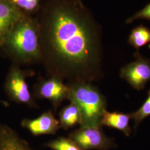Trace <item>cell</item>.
<instances>
[{
	"label": "cell",
	"mask_w": 150,
	"mask_h": 150,
	"mask_svg": "<svg viewBox=\"0 0 150 150\" xmlns=\"http://www.w3.org/2000/svg\"><path fill=\"white\" fill-rule=\"evenodd\" d=\"M40 28L41 59L50 76L68 83L102 76L101 30L80 0H51Z\"/></svg>",
	"instance_id": "obj_1"
},
{
	"label": "cell",
	"mask_w": 150,
	"mask_h": 150,
	"mask_svg": "<svg viewBox=\"0 0 150 150\" xmlns=\"http://www.w3.org/2000/svg\"><path fill=\"white\" fill-rule=\"evenodd\" d=\"M2 47L17 64H28L41 61L38 22L24 15L16 23Z\"/></svg>",
	"instance_id": "obj_2"
},
{
	"label": "cell",
	"mask_w": 150,
	"mask_h": 150,
	"mask_svg": "<svg viewBox=\"0 0 150 150\" xmlns=\"http://www.w3.org/2000/svg\"><path fill=\"white\" fill-rule=\"evenodd\" d=\"M68 100L78 107L81 116V127H101V120L106 111L107 101L97 87L87 82L68 83Z\"/></svg>",
	"instance_id": "obj_3"
},
{
	"label": "cell",
	"mask_w": 150,
	"mask_h": 150,
	"mask_svg": "<svg viewBox=\"0 0 150 150\" xmlns=\"http://www.w3.org/2000/svg\"><path fill=\"white\" fill-rule=\"evenodd\" d=\"M30 75V72L21 70L18 65H13L6 76L4 89L12 101L34 108L38 107V105L26 80Z\"/></svg>",
	"instance_id": "obj_4"
},
{
	"label": "cell",
	"mask_w": 150,
	"mask_h": 150,
	"mask_svg": "<svg viewBox=\"0 0 150 150\" xmlns=\"http://www.w3.org/2000/svg\"><path fill=\"white\" fill-rule=\"evenodd\" d=\"M33 96L41 100H46L51 103L56 111L65 100H68L69 90L64 81L56 76L41 78L33 86Z\"/></svg>",
	"instance_id": "obj_5"
},
{
	"label": "cell",
	"mask_w": 150,
	"mask_h": 150,
	"mask_svg": "<svg viewBox=\"0 0 150 150\" xmlns=\"http://www.w3.org/2000/svg\"><path fill=\"white\" fill-rule=\"evenodd\" d=\"M69 138L81 150H108L116 147L113 139L107 137L101 127H81L72 131Z\"/></svg>",
	"instance_id": "obj_6"
},
{
	"label": "cell",
	"mask_w": 150,
	"mask_h": 150,
	"mask_svg": "<svg viewBox=\"0 0 150 150\" xmlns=\"http://www.w3.org/2000/svg\"><path fill=\"white\" fill-rule=\"evenodd\" d=\"M135 60L123 66L120 70V77L134 89H144L150 81V59L143 57L139 52L134 54Z\"/></svg>",
	"instance_id": "obj_7"
},
{
	"label": "cell",
	"mask_w": 150,
	"mask_h": 150,
	"mask_svg": "<svg viewBox=\"0 0 150 150\" xmlns=\"http://www.w3.org/2000/svg\"><path fill=\"white\" fill-rule=\"evenodd\" d=\"M21 125L33 136L56 134L61 128L59 121L51 111H45L37 118H24Z\"/></svg>",
	"instance_id": "obj_8"
},
{
	"label": "cell",
	"mask_w": 150,
	"mask_h": 150,
	"mask_svg": "<svg viewBox=\"0 0 150 150\" xmlns=\"http://www.w3.org/2000/svg\"><path fill=\"white\" fill-rule=\"evenodd\" d=\"M24 16L19 8L11 0L0 1V46L15 26L16 23Z\"/></svg>",
	"instance_id": "obj_9"
},
{
	"label": "cell",
	"mask_w": 150,
	"mask_h": 150,
	"mask_svg": "<svg viewBox=\"0 0 150 150\" xmlns=\"http://www.w3.org/2000/svg\"><path fill=\"white\" fill-rule=\"evenodd\" d=\"M0 150H34L9 126L0 124Z\"/></svg>",
	"instance_id": "obj_10"
},
{
	"label": "cell",
	"mask_w": 150,
	"mask_h": 150,
	"mask_svg": "<svg viewBox=\"0 0 150 150\" xmlns=\"http://www.w3.org/2000/svg\"><path fill=\"white\" fill-rule=\"evenodd\" d=\"M131 119V113L116 111L111 112L106 110L102 116L101 125L118 129L126 136H129L132 132V129L129 126Z\"/></svg>",
	"instance_id": "obj_11"
},
{
	"label": "cell",
	"mask_w": 150,
	"mask_h": 150,
	"mask_svg": "<svg viewBox=\"0 0 150 150\" xmlns=\"http://www.w3.org/2000/svg\"><path fill=\"white\" fill-rule=\"evenodd\" d=\"M81 122L80 111L76 105L70 102L69 105L63 107L59 113V123L60 127L67 130L80 125Z\"/></svg>",
	"instance_id": "obj_12"
},
{
	"label": "cell",
	"mask_w": 150,
	"mask_h": 150,
	"mask_svg": "<svg viewBox=\"0 0 150 150\" xmlns=\"http://www.w3.org/2000/svg\"><path fill=\"white\" fill-rule=\"evenodd\" d=\"M127 41L129 44L139 52V48L150 43V29L143 25L134 28L129 35Z\"/></svg>",
	"instance_id": "obj_13"
},
{
	"label": "cell",
	"mask_w": 150,
	"mask_h": 150,
	"mask_svg": "<svg viewBox=\"0 0 150 150\" xmlns=\"http://www.w3.org/2000/svg\"><path fill=\"white\" fill-rule=\"evenodd\" d=\"M45 146L52 150H81L70 138L64 137L51 140L47 142Z\"/></svg>",
	"instance_id": "obj_14"
},
{
	"label": "cell",
	"mask_w": 150,
	"mask_h": 150,
	"mask_svg": "<svg viewBox=\"0 0 150 150\" xmlns=\"http://www.w3.org/2000/svg\"><path fill=\"white\" fill-rule=\"evenodd\" d=\"M130 113L131 119L134 121V129L136 130L139 124L150 116V90L148 91L147 97L142 105L136 111Z\"/></svg>",
	"instance_id": "obj_15"
},
{
	"label": "cell",
	"mask_w": 150,
	"mask_h": 150,
	"mask_svg": "<svg viewBox=\"0 0 150 150\" xmlns=\"http://www.w3.org/2000/svg\"><path fill=\"white\" fill-rule=\"evenodd\" d=\"M139 20H146L150 21V3L134 13L133 16L127 18L125 21V23L131 24L135 21Z\"/></svg>",
	"instance_id": "obj_16"
},
{
	"label": "cell",
	"mask_w": 150,
	"mask_h": 150,
	"mask_svg": "<svg viewBox=\"0 0 150 150\" xmlns=\"http://www.w3.org/2000/svg\"><path fill=\"white\" fill-rule=\"evenodd\" d=\"M11 2L18 8L28 11L35 10L40 0H11Z\"/></svg>",
	"instance_id": "obj_17"
},
{
	"label": "cell",
	"mask_w": 150,
	"mask_h": 150,
	"mask_svg": "<svg viewBox=\"0 0 150 150\" xmlns=\"http://www.w3.org/2000/svg\"><path fill=\"white\" fill-rule=\"evenodd\" d=\"M0 1H1V0H0Z\"/></svg>",
	"instance_id": "obj_18"
}]
</instances>
